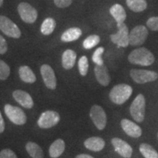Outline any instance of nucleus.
<instances>
[{"instance_id": "f257e3e1", "label": "nucleus", "mask_w": 158, "mask_h": 158, "mask_svg": "<svg viewBox=\"0 0 158 158\" xmlns=\"http://www.w3.org/2000/svg\"><path fill=\"white\" fill-rule=\"evenodd\" d=\"M128 61L132 64L150 66L155 62V56L152 52L146 48H138L130 53Z\"/></svg>"}, {"instance_id": "f03ea898", "label": "nucleus", "mask_w": 158, "mask_h": 158, "mask_svg": "<svg viewBox=\"0 0 158 158\" xmlns=\"http://www.w3.org/2000/svg\"><path fill=\"white\" fill-rule=\"evenodd\" d=\"M133 93V88L126 84L115 85L109 93L111 101L116 105H122L127 102Z\"/></svg>"}, {"instance_id": "7ed1b4c3", "label": "nucleus", "mask_w": 158, "mask_h": 158, "mask_svg": "<svg viewBox=\"0 0 158 158\" xmlns=\"http://www.w3.org/2000/svg\"><path fill=\"white\" fill-rule=\"evenodd\" d=\"M146 100L142 94H138L130 106V114L136 122L141 123L145 118Z\"/></svg>"}, {"instance_id": "20e7f679", "label": "nucleus", "mask_w": 158, "mask_h": 158, "mask_svg": "<svg viewBox=\"0 0 158 158\" xmlns=\"http://www.w3.org/2000/svg\"><path fill=\"white\" fill-rule=\"evenodd\" d=\"M118 32L116 34L110 35L112 42L118 45V47L127 48L129 45V30L125 23L117 24Z\"/></svg>"}, {"instance_id": "39448f33", "label": "nucleus", "mask_w": 158, "mask_h": 158, "mask_svg": "<svg viewBox=\"0 0 158 158\" xmlns=\"http://www.w3.org/2000/svg\"><path fill=\"white\" fill-rule=\"evenodd\" d=\"M0 30L11 38L19 39L21 36V32L17 25L3 15H0Z\"/></svg>"}, {"instance_id": "423d86ee", "label": "nucleus", "mask_w": 158, "mask_h": 158, "mask_svg": "<svg viewBox=\"0 0 158 158\" xmlns=\"http://www.w3.org/2000/svg\"><path fill=\"white\" fill-rule=\"evenodd\" d=\"M130 77L137 84H146L156 81L158 78V74L152 70L146 69H131Z\"/></svg>"}, {"instance_id": "0eeeda50", "label": "nucleus", "mask_w": 158, "mask_h": 158, "mask_svg": "<svg viewBox=\"0 0 158 158\" xmlns=\"http://www.w3.org/2000/svg\"><path fill=\"white\" fill-rule=\"evenodd\" d=\"M5 113L7 118L15 125H24L27 122V115L22 109L11 105L6 104L5 106Z\"/></svg>"}, {"instance_id": "6e6552de", "label": "nucleus", "mask_w": 158, "mask_h": 158, "mask_svg": "<svg viewBox=\"0 0 158 158\" xmlns=\"http://www.w3.org/2000/svg\"><path fill=\"white\" fill-rule=\"evenodd\" d=\"M90 117L98 129H105L107 122V118L105 110L100 106L94 105L91 106L90 110Z\"/></svg>"}, {"instance_id": "1a4fd4ad", "label": "nucleus", "mask_w": 158, "mask_h": 158, "mask_svg": "<svg viewBox=\"0 0 158 158\" xmlns=\"http://www.w3.org/2000/svg\"><path fill=\"white\" fill-rule=\"evenodd\" d=\"M60 121V115L56 111H46L40 114V118H38L37 124L40 128H50L55 127Z\"/></svg>"}, {"instance_id": "9d476101", "label": "nucleus", "mask_w": 158, "mask_h": 158, "mask_svg": "<svg viewBox=\"0 0 158 158\" xmlns=\"http://www.w3.org/2000/svg\"><path fill=\"white\" fill-rule=\"evenodd\" d=\"M18 12L23 21L28 24L35 22L38 17V12L36 9L26 2H22L18 6Z\"/></svg>"}, {"instance_id": "9b49d317", "label": "nucleus", "mask_w": 158, "mask_h": 158, "mask_svg": "<svg viewBox=\"0 0 158 158\" xmlns=\"http://www.w3.org/2000/svg\"><path fill=\"white\" fill-rule=\"evenodd\" d=\"M148 31L144 26H136L129 33V45L141 46L148 38Z\"/></svg>"}, {"instance_id": "f8f14e48", "label": "nucleus", "mask_w": 158, "mask_h": 158, "mask_svg": "<svg viewBox=\"0 0 158 158\" xmlns=\"http://www.w3.org/2000/svg\"><path fill=\"white\" fill-rule=\"evenodd\" d=\"M40 74L46 87L50 90H55L57 85L56 77L52 67L48 64H43L40 67Z\"/></svg>"}, {"instance_id": "ddd939ff", "label": "nucleus", "mask_w": 158, "mask_h": 158, "mask_svg": "<svg viewBox=\"0 0 158 158\" xmlns=\"http://www.w3.org/2000/svg\"><path fill=\"white\" fill-rule=\"evenodd\" d=\"M112 144L115 149V151L118 153L120 156L124 158H130L133 155V148L127 142L119 138H113Z\"/></svg>"}, {"instance_id": "4468645a", "label": "nucleus", "mask_w": 158, "mask_h": 158, "mask_svg": "<svg viewBox=\"0 0 158 158\" xmlns=\"http://www.w3.org/2000/svg\"><path fill=\"white\" fill-rule=\"evenodd\" d=\"M120 126L125 133L130 137L139 138L142 134V130L141 127L135 122L131 121L127 118H123L120 121Z\"/></svg>"}, {"instance_id": "2eb2a0df", "label": "nucleus", "mask_w": 158, "mask_h": 158, "mask_svg": "<svg viewBox=\"0 0 158 158\" xmlns=\"http://www.w3.org/2000/svg\"><path fill=\"white\" fill-rule=\"evenodd\" d=\"M13 98L24 108L31 109L34 106V100L30 94L22 90H16L12 93Z\"/></svg>"}, {"instance_id": "dca6fc26", "label": "nucleus", "mask_w": 158, "mask_h": 158, "mask_svg": "<svg viewBox=\"0 0 158 158\" xmlns=\"http://www.w3.org/2000/svg\"><path fill=\"white\" fill-rule=\"evenodd\" d=\"M94 73L96 77L97 81L102 85V86H108L111 82V77L108 71L107 67L103 65H96L94 69Z\"/></svg>"}, {"instance_id": "f3484780", "label": "nucleus", "mask_w": 158, "mask_h": 158, "mask_svg": "<svg viewBox=\"0 0 158 158\" xmlns=\"http://www.w3.org/2000/svg\"><path fill=\"white\" fill-rule=\"evenodd\" d=\"M84 144H85V148H88L89 150L94 151V152H98V151H101L105 148L106 142L101 137L94 136V137H90V138L86 139Z\"/></svg>"}, {"instance_id": "a211bd4d", "label": "nucleus", "mask_w": 158, "mask_h": 158, "mask_svg": "<svg viewBox=\"0 0 158 158\" xmlns=\"http://www.w3.org/2000/svg\"><path fill=\"white\" fill-rule=\"evenodd\" d=\"M77 60V53L71 49H67L62 53V67L65 69H70L76 64Z\"/></svg>"}, {"instance_id": "6ab92c4d", "label": "nucleus", "mask_w": 158, "mask_h": 158, "mask_svg": "<svg viewBox=\"0 0 158 158\" xmlns=\"http://www.w3.org/2000/svg\"><path fill=\"white\" fill-rule=\"evenodd\" d=\"M110 13L115 19L117 24L124 23L127 19V13H126L125 9L123 8V6L118 4H115L110 8Z\"/></svg>"}, {"instance_id": "aec40b11", "label": "nucleus", "mask_w": 158, "mask_h": 158, "mask_svg": "<svg viewBox=\"0 0 158 158\" xmlns=\"http://www.w3.org/2000/svg\"><path fill=\"white\" fill-rule=\"evenodd\" d=\"M65 150V142L62 139H57L49 147V156L52 158H57L62 156Z\"/></svg>"}, {"instance_id": "412c9836", "label": "nucleus", "mask_w": 158, "mask_h": 158, "mask_svg": "<svg viewBox=\"0 0 158 158\" xmlns=\"http://www.w3.org/2000/svg\"><path fill=\"white\" fill-rule=\"evenodd\" d=\"M82 30L78 27H71L66 30L61 36V40L63 42H71L79 39L82 36Z\"/></svg>"}, {"instance_id": "4be33fe9", "label": "nucleus", "mask_w": 158, "mask_h": 158, "mask_svg": "<svg viewBox=\"0 0 158 158\" xmlns=\"http://www.w3.org/2000/svg\"><path fill=\"white\" fill-rule=\"evenodd\" d=\"M19 75L23 82L27 84H34L36 81V77L34 71L28 66H21L19 69Z\"/></svg>"}, {"instance_id": "5701e85b", "label": "nucleus", "mask_w": 158, "mask_h": 158, "mask_svg": "<svg viewBox=\"0 0 158 158\" xmlns=\"http://www.w3.org/2000/svg\"><path fill=\"white\" fill-rule=\"evenodd\" d=\"M26 149L30 155V156L32 158H43V151L41 149V148L35 142L33 141H29L26 145Z\"/></svg>"}, {"instance_id": "b1692460", "label": "nucleus", "mask_w": 158, "mask_h": 158, "mask_svg": "<svg viewBox=\"0 0 158 158\" xmlns=\"http://www.w3.org/2000/svg\"><path fill=\"white\" fill-rule=\"evenodd\" d=\"M127 6L131 11L135 12H141L147 9V1L146 0H127Z\"/></svg>"}, {"instance_id": "393cba45", "label": "nucleus", "mask_w": 158, "mask_h": 158, "mask_svg": "<svg viewBox=\"0 0 158 158\" xmlns=\"http://www.w3.org/2000/svg\"><path fill=\"white\" fill-rule=\"evenodd\" d=\"M56 27V21L53 18H47L41 24L40 32L44 35H50Z\"/></svg>"}, {"instance_id": "a878e982", "label": "nucleus", "mask_w": 158, "mask_h": 158, "mask_svg": "<svg viewBox=\"0 0 158 158\" xmlns=\"http://www.w3.org/2000/svg\"><path fill=\"white\" fill-rule=\"evenodd\" d=\"M139 149L145 158H158L157 151L148 143H141Z\"/></svg>"}, {"instance_id": "bb28decb", "label": "nucleus", "mask_w": 158, "mask_h": 158, "mask_svg": "<svg viewBox=\"0 0 158 158\" xmlns=\"http://www.w3.org/2000/svg\"><path fill=\"white\" fill-rule=\"evenodd\" d=\"M100 42V37L96 34L88 36L83 42V46L85 49H91Z\"/></svg>"}, {"instance_id": "cd10ccee", "label": "nucleus", "mask_w": 158, "mask_h": 158, "mask_svg": "<svg viewBox=\"0 0 158 158\" xmlns=\"http://www.w3.org/2000/svg\"><path fill=\"white\" fill-rule=\"evenodd\" d=\"M78 69L79 73L81 74V76L85 77L88 73V69H89V62L88 59L85 56L80 57L78 61Z\"/></svg>"}, {"instance_id": "c85d7f7f", "label": "nucleus", "mask_w": 158, "mask_h": 158, "mask_svg": "<svg viewBox=\"0 0 158 158\" xmlns=\"http://www.w3.org/2000/svg\"><path fill=\"white\" fill-rule=\"evenodd\" d=\"M10 72L11 69L9 65L3 60H0V80H6L10 76Z\"/></svg>"}, {"instance_id": "c756f323", "label": "nucleus", "mask_w": 158, "mask_h": 158, "mask_svg": "<svg viewBox=\"0 0 158 158\" xmlns=\"http://www.w3.org/2000/svg\"><path fill=\"white\" fill-rule=\"evenodd\" d=\"M104 51H105V48L103 47H100V48H97L94 52L91 59H92V62H94L96 65H103L104 64V61L102 59V55H103Z\"/></svg>"}, {"instance_id": "7c9ffc66", "label": "nucleus", "mask_w": 158, "mask_h": 158, "mask_svg": "<svg viewBox=\"0 0 158 158\" xmlns=\"http://www.w3.org/2000/svg\"><path fill=\"white\" fill-rule=\"evenodd\" d=\"M147 27L151 31H158V17H151L147 20Z\"/></svg>"}, {"instance_id": "2f4dec72", "label": "nucleus", "mask_w": 158, "mask_h": 158, "mask_svg": "<svg viewBox=\"0 0 158 158\" xmlns=\"http://www.w3.org/2000/svg\"><path fill=\"white\" fill-rule=\"evenodd\" d=\"M0 158H18L16 154L9 148L3 149L0 151Z\"/></svg>"}, {"instance_id": "473e14b6", "label": "nucleus", "mask_w": 158, "mask_h": 158, "mask_svg": "<svg viewBox=\"0 0 158 158\" xmlns=\"http://www.w3.org/2000/svg\"><path fill=\"white\" fill-rule=\"evenodd\" d=\"M73 0H54L55 5L59 8H66L71 5Z\"/></svg>"}, {"instance_id": "72a5a7b5", "label": "nucleus", "mask_w": 158, "mask_h": 158, "mask_svg": "<svg viewBox=\"0 0 158 158\" xmlns=\"http://www.w3.org/2000/svg\"><path fill=\"white\" fill-rule=\"evenodd\" d=\"M7 49H8V45L6 39L0 35V55H4L5 53H6Z\"/></svg>"}, {"instance_id": "f704fd0d", "label": "nucleus", "mask_w": 158, "mask_h": 158, "mask_svg": "<svg viewBox=\"0 0 158 158\" xmlns=\"http://www.w3.org/2000/svg\"><path fill=\"white\" fill-rule=\"evenodd\" d=\"M6 128V126H5V121H4V118L2 117V114L0 112V134H2Z\"/></svg>"}, {"instance_id": "c9c22d12", "label": "nucleus", "mask_w": 158, "mask_h": 158, "mask_svg": "<svg viewBox=\"0 0 158 158\" xmlns=\"http://www.w3.org/2000/svg\"><path fill=\"white\" fill-rule=\"evenodd\" d=\"M76 158H93L90 155H87V154H80L78 156H77Z\"/></svg>"}, {"instance_id": "e433bc0d", "label": "nucleus", "mask_w": 158, "mask_h": 158, "mask_svg": "<svg viewBox=\"0 0 158 158\" xmlns=\"http://www.w3.org/2000/svg\"><path fill=\"white\" fill-rule=\"evenodd\" d=\"M3 2H4V0H0V7L3 5Z\"/></svg>"}, {"instance_id": "4c0bfd02", "label": "nucleus", "mask_w": 158, "mask_h": 158, "mask_svg": "<svg viewBox=\"0 0 158 158\" xmlns=\"http://www.w3.org/2000/svg\"><path fill=\"white\" fill-rule=\"evenodd\" d=\"M157 137H158V134H157Z\"/></svg>"}]
</instances>
